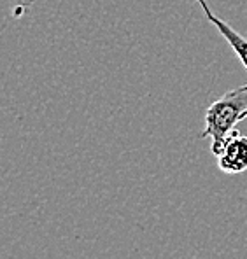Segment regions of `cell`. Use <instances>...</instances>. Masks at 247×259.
<instances>
[{"label": "cell", "instance_id": "6da1fadb", "mask_svg": "<svg viewBox=\"0 0 247 259\" xmlns=\"http://www.w3.org/2000/svg\"><path fill=\"white\" fill-rule=\"evenodd\" d=\"M247 117V84L230 90L209 105L203 139H211V152L218 158L233 137L240 135L238 123Z\"/></svg>", "mask_w": 247, "mask_h": 259}, {"label": "cell", "instance_id": "7a4b0ae2", "mask_svg": "<svg viewBox=\"0 0 247 259\" xmlns=\"http://www.w3.org/2000/svg\"><path fill=\"white\" fill-rule=\"evenodd\" d=\"M218 165L225 174H244L247 170V137H233L221 154L218 156Z\"/></svg>", "mask_w": 247, "mask_h": 259}, {"label": "cell", "instance_id": "3957f363", "mask_svg": "<svg viewBox=\"0 0 247 259\" xmlns=\"http://www.w3.org/2000/svg\"><path fill=\"white\" fill-rule=\"evenodd\" d=\"M196 2L200 4V7L203 9L205 13V18H207L209 21L212 23V25L218 28V32L221 33L223 37L226 39V42L231 46V49L235 51V55L238 56V60L242 62V65L247 68V39L242 33H238L237 30H233L230 25H228L226 21L219 20L218 16H216L214 13H212V9L209 7V2L207 0H196Z\"/></svg>", "mask_w": 247, "mask_h": 259}]
</instances>
